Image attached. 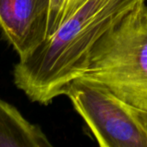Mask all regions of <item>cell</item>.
Listing matches in <instances>:
<instances>
[{"mask_svg":"<svg viewBox=\"0 0 147 147\" xmlns=\"http://www.w3.org/2000/svg\"><path fill=\"white\" fill-rule=\"evenodd\" d=\"M51 0H0V29L18 57L48 38Z\"/></svg>","mask_w":147,"mask_h":147,"instance_id":"cell-4","label":"cell"},{"mask_svg":"<svg viewBox=\"0 0 147 147\" xmlns=\"http://www.w3.org/2000/svg\"><path fill=\"white\" fill-rule=\"evenodd\" d=\"M65 96L101 147H147V109L83 77L70 83Z\"/></svg>","mask_w":147,"mask_h":147,"instance_id":"cell-3","label":"cell"},{"mask_svg":"<svg viewBox=\"0 0 147 147\" xmlns=\"http://www.w3.org/2000/svg\"><path fill=\"white\" fill-rule=\"evenodd\" d=\"M42 128L0 97V147H51Z\"/></svg>","mask_w":147,"mask_h":147,"instance_id":"cell-5","label":"cell"},{"mask_svg":"<svg viewBox=\"0 0 147 147\" xmlns=\"http://www.w3.org/2000/svg\"><path fill=\"white\" fill-rule=\"evenodd\" d=\"M88 0H51L48 26V37L72 16Z\"/></svg>","mask_w":147,"mask_h":147,"instance_id":"cell-6","label":"cell"},{"mask_svg":"<svg viewBox=\"0 0 147 147\" xmlns=\"http://www.w3.org/2000/svg\"><path fill=\"white\" fill-rule=\"evenodd\" d=\"M83 78L147 109V5L139 4L97 42Z\"/></svg>","mask_w":147,"mask_h":147,"instance_id":"cell-2","label":"cell"},{"mask_svg":"<svg viewBox=\"0 0 147 147\" xmlns=\"http://www.w3.org/2000/svg\"><path fill=\"white\" fill-rule=\"evenodd\" d=\"M146 0H88L13 69L15 85L33 102L48 105L86 71L97 42Z\"/></svg>","mask_w":147,"mask_h":147,"instance_id":"cell-1","label":"cell"}]
</instances>
